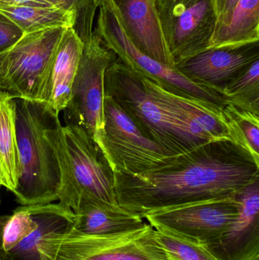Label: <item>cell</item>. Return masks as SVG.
Instances as JSON below:
<instances>
[{"label": "cell", "mask_w": 259, "mask_h": 260, "mask_svg": "<svg viewBox=\"0 0 259 260\" xmlns=\"http://www.w3.org/2000/svg\"><path fill=\"white\" fill-rule=\"evenodd\" d=\"M259 177V162L231 139L205 142L144 174L114 173L119 206L141 218L168 208L235 197Z\"/></svg>", "instance_id": "obj_1"}, {"label": "cell", "mask_w": 259, "mask_h": 260, "mask_svg": "<svg viewBox=\"0 0 259 260\" xmlns=\"http://www.w3.org/2000/svg\"><path fill=\"white\" fill-rule=\"evenodd\" d=\"M44 136L53 148L60 173L59 204L73 212L83 198L119 206L114 173L100 147L82 126L62 125L50 115Z\"/></svg>", "instance_id": "obj_2"}, {"label": "cell", "mask_w": 259, "mask_h": 260, "mask_svg": "<svg viewBox=\"0 0 259 260\" xmlns=\"http://www.w3.org/2000/svg\"><path fill=\"white\" fill-rule=\"evenodd\" d=\"M20 175L14 191L21 206L58 201L60 173L56 154L44 136L50 114L42 104L15 99Z\"/></svg>", "instance_id": "obj_3"}, {"label": "cell", "mask_w": 259, "mask_h": 260, "mask_svg": "<svg viewBox=\"0 0 259 260\" xmlns=\"http://www.w3.org/2000/svg\"><path fill=\"white\" fill-rule=\"evenodd\" d=\"M104 88L146 137L174 155L200 145L184 133L150 80L118 57L106 70Z\"/></svg>", "instance_id": "obj_4"}, {"label": "cell", "mask_w": 259, "mask_h": 260, "mask_svg": "<svg viewBox=\"0 0 259 260\" xmlns=\"http://www.w3.org/2000/svg\"><path fill=\"white\" fill-rule=\"evenodd\" d=\"M67 27L24 34L0 53V91L47 105L55 56Z\"/></svg>", "instance_id": "obj_5"}, {"label": "cell", "mask_w": 259, "mask_h": 260, "mask_svg": "<svg viewBox=\"0 0 259 260\" xmlns=\"http://www.w3.org/2000/svg\"><path fill=\"white\" fill-rule=\"evenodd\" d=\"M38 252L41 260H171L149 224L105 236L85 235L71 227L44 237Z\"/></svg>", "instance_id": "obj_6"}, {"label": "cell", "mask_w": 259, "mask_h": 260, "mask_svg": "<svg viewBox=\"0 0 259 260\" xmlns=\"http://www.w3.org/2000/svg\"><path fill=\"white\" fill-rule=\"evenodd\" d=\"M95 30L103 44L117 57L155 83L190 99L223 108L228 102L223 94L186 77L177 70L164 65L140 51L125 33L111 0H101Z\"/></svg>", "instance_id": "obj_7"}, {"label": "cell", "mask_w": 259, "mask_h": 260, "mask_svg": "<svg viewBox=\"0 0 259 260\" xmlns=\"http://www.w3.org/2000/svg\"><path fill=\"white\" fill-rule=\"evenodd\" d=\"M98 146L114 173L144 174L167 165L174 154L146 137L108 94L103 103V130Z\"/></svg>", "instance_id": "obj_8"}, {"label": "cell", "mask_w": 259, "mask_h": 260, "mask_svg": "<svg viewBox=\"0 0 259 260\" xmlns=\"http://www.w3.org/2000/svg\"><path fill=\"white\" fill-rule=\"evenodd\" d=\"M117 56L94 30L84 43L82 59L73 84L71 100L65 110L68 122L82 126L100 143L103 130L105 75Z\"/></svg>", "instance_id": "obj_9"}, {"label": "cell", "mask_w": 259, "mask_h": 260, "mask_svg": "<svg viewBox=\"0 0 259 260\" xmlns=\"http://www.w3.org/2000/svg\"><path fill=\"white\" fill-rule=\"evenodd\" d=\"M175 66L210 48L217 22L214 0H155Z\"/></svg>", "instance_id": "obj_10"}, {"label": "cell", "mask_w": 259, "mask_h": 260, "mask_svg": "<svg viewBox=\"0 0 259 260\" xmlns=\"http://www.w3.org/2000/svg\"><path fill=\"white\" fill-rule=\"evenodd\" d=\"M235 197L195 202L144 217L154 229H164L199 244L217 241L238 214Z\"/></svg>", "instance_id": "obj_11"}, {"label": "cell", "mask_w": 259, "mask_h": 260, "mask_svg": "<svg viewBox=\"0 0 259 260\" xmlns=\"http://www.w3.org/2000/svg\"><path fill=\"white\" fill-rule=\"evenodd\" d=\"M259 60V41L211 47L176 64L174 68L190 80L223 94L231 81Z\"/></svg>", "instance_id": "obj_12"}, {"label": "cell", "mask_w": 259, "mask_h": 260, "mask_svg": "<svg viewBox=\"0 0 259 260\" xmlns=\"http://www.w3.org/2000/svg\"><path fill=\"white\" fill-rule=\"evenodd\" d=\"M238 214L221 236L205 245L217 260H258L259 177L236 195Z\"/></svg>", "instance_id": "obj_13"}, {"label": "cell", "mask_w": 259, "mask_h": 260, "mask_svg": "<svg viewBox=\"0 0 259 260\" xmlns=\"http://www.w3.org/2000/svg\"><path fill=\"white\" fill-rule=\"evenodd\" d=\"M150 82L157 95L176 119L182 131L198 145L208 141L231 139L222 108L186 97L153 81L150 80Z\"/></svg>", "instance_id": "obj_14"}, {"label": "cell", "mask_w": 259, "mask_h": 260, "mask_svg": "<svg viewBox=\"0 0 259 260\" xmlns=\"http://www.w3.org/2000/svg\"><path fill=\"white\" fill-rule=\"evenodd\" d=\"M132 44L155 60L174 68L161 30L155 0H111Z\"/></svg>", "instance_id": "obj_15"}, {"label": "cell", "mask_w": 259, "mask_h": 260, "mask_svg": "<svg viewBox=\"0 0 259 260\" xmlns=\"http://www.w3.org/2000/svg\"><path fill=\"white\" fill-rule=\"evenodd\" d=\"M84 44L72 27H67L55 56L50 75V95L46 110L59 117L71 100L73 84L82 59Z\"/></svg>", "instance_id": "obj_16"}, {"label": "cell", "mask_w": 259, "mask_h": 260, "mask_svg": "<svg viewBox=\"0 0 259 260\" xmlns=\"http://www.w3.org/2000/svg\"><path fill=\"white\" fill-rule=\"evenodd\" d=\"M72 229L88 235H117L145 227L143 218L119 206L83 198L75 211Z\"/></svg>", "instance_id": "obj_17"}, {"label": "cell", "mask_w": 259, "mask_h": 260, "mask_svg": "<svg viewBox=\"0 0 259 260\" xmlns=\"http://www.w3.org/2000/svg\"><path fill=\"white\" fill-rule=\"evenodd\" d=\"M27 206L38 221V229L10 251H0V260H41L38 252L41 240L49 234L73 226L75 212L59 203Z\"/></svg>", "instance_id": "obj_18"}, {"label": "cell", "mask_w": 259, "mask_h": 260, "mask_svg": "<svg viewBox=\"0 0 259 260\" xmlns=\"http://www.w3.org/2000/svg\"><path fill=\"white\" fill-rule=\"evenodd\" d=\"M20 175L16 136L15 98L0 91V177L2 186L13 192Z\"/></svg>", "instance_id": "obj_19"}, {"label": "cell", "mask_w": 259, "mask_h": 260, "mask_svg": "<svg viewBox=\"0 0 259 260\" xmlns=\"http://www.w3.org/2000/svg\"><path fill=\"white\" fill-rule=\"evenodd\" d=\"M259 41V0H240L228 24L216 26L211 47Z\"/></svg>", "instance_id": "obj_20"}, {"label": "cell", "mask_w": 259, "mask_h": 260, "mask_svg": "<svg viewBox=\"0 0 259 260\" xmlns=\"http://www.w3.org/2000/svg\"><path fill=\"white\" fill-rule=\"evenodd\" d=\"M0 12L12 20L24 34L74 25L72 14L54 6H9L0 7Z\"/></svg>", "instance_id": "obj_21"}, {"label": "cell", "mask_w": 259, "mask_h": 260, "mask_svg": "<svg viewBox=\"0 0 259 260\" xmlns=\"http://www.w3.org/2000/svg\"><path fill=\"white\" fill-rule=\"evenodd\" d=\"M222 114L232 141L249 151L259 162V115L227 103Z\"/></svg>", "instance_id": "obj_22"}, {"label": "cell", "mask_w": 259, "mask_h": 260, "mask_svg": "<svg viewBox=\"0 0 259 260\" xmlns=\"http://www.w3.org/2000/svg\"><path fill=\"white\" fill-rule=\"evenodd\" d=\"M223 94L228 103L259 115V60L231 81Z\"/></svg>", "instance_id": "obj_23"}, {"label": "cell", "mask_w": 259, "mask_h": 260, "mask_svg": "<svg viewBox=\"0 0 259 260\" xmlns=\"http://www.w3.org/2000/svg\"><path fill=\"white\" fill-rule=\"evenodd\" d=\"M38 227L28 206H19L12 215L0 217V251H10Z\"/></svg>", "instance_id": "obj_24"}, {"label": "cell", "mask_w": 259, "mask_h": 260, "mask_svg": "<svg viewBox=\"0 0 259 260\" xmlns=\"http://www.w3.org/2000/svg\"><path fill=\"white\" fill-rule=\"evenodd\" d=\"M155 238L171 260H217L204 244L164 229H155Z\"/></svg>", "instance_id": "obj_25"}, {"label": "cell", "mask_w": 259, "mask_h": 260, "mask_svg": "<svg viewBox=\"0 0 259 260\" xmlns=\"http://www.w3.org/2000/svg\"><path fill=\"white\" fill-rule=\"evenodd\" d=\"M50 6L72 14V28L82 42L91 38L94 32V21L98 9L95 0H44Z\"/></svg>", "instance_id": "obj_26"}, {"label": "cell", "mask_w": 259, "mask_h": 260, "mask_svg": "<svg viewBox=\"0 0 259 260\" xmlns=\"http://www.w3.org/2000/svg\"><path fill=\"white\" fill-rule=\"evenodd\" d=\"M23 35L12 20L0 12V53L15 44Z\"/></svg>", "instance_id": "obj_27"}, {"label": "cell", "mask_w": 259, "mask_h": 260, "mask_svg": "<svg viewBox=\"0 0 259 260\" xmlns=\"http://www.w3.org/2000/svg\"><path fill=\"white\" fill-rule=\"evenodd\" d=\"M240 1V0H214L217 15L216 26L225 25L229 22Z\"/></svg>", "instance_id": "obj_28"}, {"label": "cell", "mask_w": 259, "mask_h": 260, "mask_svg": "<svg viewBox=\"0 0 259 260\" xmlns=\"http://www.w3.org/2000/svg\"><path fill=\"white\" fill-rule=\"evenodd\" d=\"M21 6H41V7L52 6L44 0H0V7Z\"/></svg>", "instance_id": "obj_29"}, {"label": "cell", "mask_w": 259, "mask_h": 260, "mask_svg": "<svg viewBox=\"0 0 259 260\" xmlns=\"http://www.w3.org/2000/svg\"><path fill=\"white\" fill-rule=\"evenodd\" d=\"M95 1H96V3H97V6H98L99 3H100V2H101V0H95Z\"/></svg>", "instance_id": "obj_30"}, {"label": "cell", "mask_w": 259, "mask_h": 260, "mask_svg": "<svg viewBox=\"0 0 259 260\" xmlns=\"http://www.w3.org/2000/svg\"><path fill=\"white\" fill-rule=\"evenodd\" d=\"M2 186V183H1V177H0V187ZM1 202V201H0Z\"/></svg>", "instance_id": "obj_31"}]
</instances>
